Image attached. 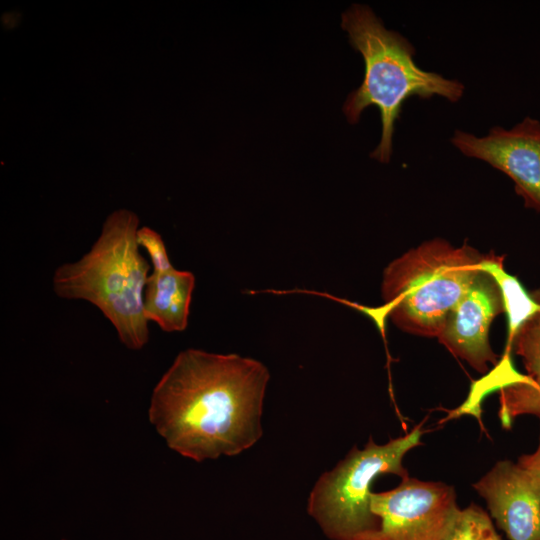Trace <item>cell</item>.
Segmentation results:
<instances>
[{
  "mask_svg": "<svg viewBox=\"0 0 540 540\" xmlns=\"http://www.w3.org/2000/svg\"><path fill=\"white\" fill-rule=\"evenodd\" d=\"M269 379L253 358L183 350L153 390L149 420L169 448L194 461L238 455L263 435Z\"/></svg>",
  "mask_w": 540,
  "mask_h": 540,
  "instance_id": "1",
  "label": "cell"
},
{
  "mask_svg": "<svg viewBox=\"0 0 540 540\" xmlns=\"http://www.w3.org/2000/svg\"><path fill=\"white\" fill-rule=\"evenodd\" d=\"M341 26L365 63L363 81L348 95L343 112L350 124H356L367 107L373 105L378 108L381 139L370 156L388 163L392 155L395 122L409 97L428 99L440 96L455 103L463 96L465 87L456 79L445 78L417 66L414 46L400 33L388 30L367 5H351L342 14Z\"/></svg>",
  "mask_w": 540,
  "mask_h": 540,
  "instance_id": "2",
  "label": "cell"
},
{
  "mask_svg": "<svg viewBox=\"0 0 540 540\" xmlns=\"http://www.w3.org/2000/svg\"><path fill=\"white\" fill-rule=\"evenodd\" d=\"M138 225L135 213L114 211L89 251L60 265L52 276L58 297L94 305L131 350H140L149 341L143 302L150 266L139 250Z\"/></svg>",
  "mask_w": 540,
  "mask_h": 540,
  "instance_id": "3",
  "label": "cell"
},
{
  "mask_svg": "<svg viewBox=\"0 0 540 540\" xmlns=\"http://www.w3.org/2000/svg\"><path fill=\"white\" fill-rule=\"evenodd\" d=\"M486 256L442 238L410 249L383 271L385 314L404 332L438 337L448 314L482 272Z\"/></svg>",
  "mask_w": 540,
  "mask_h": 540,
  "instance_id": "4",
  "label": "cell"
},
{
  "mask_svg": "<svg viewBox=\"0 0 540 540\" xmlns=\"http://www.w3.org/2000/svg\"><path fill=\"white\" fill-rule=\"evenodd\" d=\"M421 430L363 449L353 447L336 466L323 472L309 493L307 512L331 540H362L375 532L380 519L371 510V487L382 474L409 476L403 458L421 444Z\"/></svg>",
  "mask_w": 540,
  "mask_h": 540,
  "instance_id": "5",
  "label": "cell"
},
{
  "mask_svg": "<svg viewBox=\"0 0 540 540\" xmlns=\"http://www.w3.org/2000/svg\"><path fill=\"white\" fill-rule=\"evenodd\" d=\"M371 510L380 526L362 540H448L460 508L452 486L408 476L394 489L373 492Z\"/></svg>",
  "mask_w": 540,
  "mask_h": 540,
  "instance_id": "6",
  "label": "cell"
},
{
  "mask_svg": "<svg viewBox=\"0 0 540 540\" xmlns=\"http://www.w3.org/2000/svg\"><path fill=\"white\" fill-rule=\"evenodd\" d=\"M451 143L465 156L508 175L528 208L540 212V122L525 117L512 129L494 126L483 137L455 130Z\"/></svg>",
  "mask_w": 540,
  "mask_h": 540,
  "instance_id": "7",
  "label": "cell"
},
{
  "mask_svg": "<svg viewBox=\"0 0 540 540\" xmlns=\"http://www.w3.org/2000/svg\"><path fill=\"white\" fill-rule=\"evenodd\" d=\"M502 312L504 304L499 286L492 275L482 270L448 314L437 338L453 355L484 373L489 364H497V355L489 344V329Z\"/></svg>",
  "mask_w": 540,
  "mask_h": 540,
  "instance_id": "8",
  "label": "cell"
},
{
  "mask_svg": "<svg viewBox=\"0 0 540 540\" xmlns=\"http://www.w3.org/2000/svg\"><path fill=\"white\" fill-rule=\"evenodd\" d=\"M473 487L510 540H540V494L517 463L497 462Z\"/></svg>",
  "mask_w": 540,
  "mask_h": 540,
  "instance_id": "9",
  "label": "cell"
},
{
  "mask_svg": "<svg viewBox=\"0 0 540 540\" xmlns=\"http://www.w3.org/2000/svg\"><path fill=\"white\" fill-rule=\"evenodd\" d=\"M195 276L173 268L152 272L144 291V315L165 332H181L188 325Z\"/></svg>",
  "mask_w": 540,
  "mask_h": 540,
  "instance_id": "10",
  "label": "cell"
},
{
  "mask_svg": "<svg viewBox=\"0 0 540 540\" xmlns=\"http://www.w3.org/2000/svg\"><path fill=\"white\" fill-rule=\"evenodd\" d=\"M499 392V418L509 428L520 415H534L540 419V385L528 375L515 371L511 365L489 374L484 382L485 394Z\"/></svg>",
  "mask_w": 540,
  "mask_h": 540,
  "instance_id": "11",
  "label": "cell"
},
{
  "mask_svg": "<svg viewBox=\"0 0 540 540\" xmlns=\"http://www.w3.org/2000/svg\"><path fill=\"white\" fill-rule=\"evenodd\" d=\"M482 270L488 272L496 280L504 304V312L508 321L507 351L522 325L532 316L540 312L539 305L527 293L519 280L503 269L501 257L486 256L482 262Z\"/></svg>",
  "mask_w": 540,
  "mask_h": 540,
  "instance_id": "12",
  "label": "cell"
},
{
  "mask_svg": "<svg viewBox=\"0 0 540 540\" xmlns=\"http://www.w3.org/2000/svg\"><path fill=\"white\" fill-rule=\"evenodd\" d=\"M511 350L522 358L527 375L540 385V312L518 330L506 354Z\"/></svg>",
  "mask_w": 540,
  "mask_h": 540,
  "instance_id": "13",
  "label": "cell"
},
{
  "mask_svg": "<svg viewBox=\"0 0 540 540\" xmlns=\"http://www.w3.org/2000/svg\"><path fill=\"white\" fill-rule=\"evenodd\" d=\"M448 540H502L490 516L478 505L471 503L460 509Z\"/></svg>",
  "mask_w": 540,
  "mask_h": 540,
  "instance_id": "14",
  "label": "cell"
},
{
  "mask_svg": "<svg viewBox=\"0 0 540 540\" xmlns=\"http://www.w3.org/2000/svg\"><path fill=\"white\" fill-rule=\"evenodd\" d=\"M137 242L149 254L153 272L163 273L174 268L169 260L165 243L158 232L143 226L137 231Z\"/></svg>",
  "mask_w": 540,
  "mask_h": 540,
  "instance_id": "15",
  "label": "cell"
},
{
  "mask_svg": "<svg viewBox=\"0 0 540 540\" xmlns=\"http://www.w3.org/2000/svg\"><path fill=\"white\" fill-rule=\"evenodd\" d=\"M517 464L527 473L540 494V436L537 449L518 458Z\"/></svg>",
  "mask_w": 540,
  "mask_h": 540,
  "instance_id": "16",
  "label": "cell"
},
{
  "mask_svg": "<svg viewBox=\"0 0 540 540\" xmlns=\"http://www.w3.org/2000/svg\"><path fill=\"white\" fill-rule=\"evenodd\" d=\"M532 299L539 305L540 307V287L533 292L530 293Z\"/></svg>",
  "mask_w": 540,
  "mask_h": 540,
  "instance_id": "17",
  "label": "cell"
}]
</instances>
